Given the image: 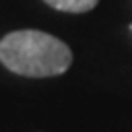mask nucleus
Instances as JSON below:
<instances>
[{
    "label": "nucleus",
    "instance_id": "f03ea898",
    "mask_svg": "<svg viewBox=\"0 0 132 132\" xmlns=\"http://www.w3.org/2000/svg\"><path fill=\"white\" fill-rule=\"evenodd\" d=\"M43 2L54 10L62 12H89L99 4V0H43Z\"/></svg>",
    "mask_w": 132,
    "mask_h": 132
},
{
    "label": "nucleus",
    "instance_id": "f257e3e1",
    "mask_svg": "<svg viewBox=\"0 0 132 132\" xmlns=\"http://www.w3.org/2000/svg\"><path fill=\"white\" fill-rule=\"evenodd\" d=\"M0 62L14 74L47 78L66 72L72 64L70 47L43 31L21 29L0 39Z\"/></svg>",
    "mask_w": 132,
    "mask_h": 132
}]
</instances>
